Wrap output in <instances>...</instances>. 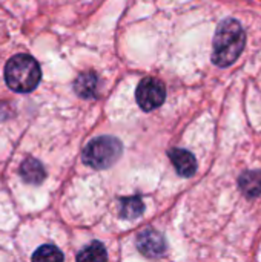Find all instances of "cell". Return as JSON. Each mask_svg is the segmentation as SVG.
<instances>
[{
  "instance_id": "cell-9",
  "label": "cell",
  "mask_w": 261,
  "mask_h": 262,
  "mask_svg": "<svg viewBox=\"0 0 261 262\" xmlns=\"http://www.w3.org/2000/svg\"><path fill=\"white\" fill-rule=\"evenodd\" d=\"M238 186L242 192L249 198L261 195V170H248L242 173L238 178Z\"/></svg>"
},
{
  "instance_id": "cell-10",
  "label": "cell",
  "mask_w": 261,
  "mask_h": 262,
  "mask_svg": "<svg viewBox=\"0 0 261 262\" xmlns=\"http://www.w3.org/2000/svg\"><path fill=\"white\" fill-rule=\"evenodd\" d=\"M77 262H108L105 246L98 241L91 243L80 250V253L77 255Z\"/></svg>"
},
{
  "instance_id": "cell-8",
  "label": "cell",
  "mask_w": 261,
  "mask_h": 262,
  "mask_svg": "<svg viewBox=\"0 0 261 262\" xmlns=\"http://www.w3.org/2000/svg\"><path fill=\"white\" fill-rule=\"evenodd\" d=\"M74 91L82 98H94L98 91V77L94 72H83L74 83Z\"/></svg>"
},
{
  "instance_id": "cell-1",
  "label": "cell",
  "mask_w": 261,
  "mask_h": 262,
  "mask_svg": "<svg viewBox=\"0 0 261 262\" xmlns=\"http://www.w3.org/2000/svg\"><path fill=\"white\" fill-rule=\"evenodd\" d=\"M246 45V34L242 23L235 18L223 20L214 37L212 61L220 68H228L237 61Z\"/></svg>"
},
{
  "instance_id": "cell-2",
  "label": "cell",
  "mask_w": 261,
  "mask_h": 262,
  "mask_svg": "<svg viewBox=\"0 0 261 262\" xmlns=\"http://www.w3.org/2000/svg\"><path fill=\"white\" fill-rule=\"evenodd\" d=\"M42 78L37 60L28 54H17L5 66V81L9 89L26 94L34 91Z\"/></svg>"
},
{
  "instance_id": "cell-12",
  "label": "cell",
  "mask_w": 261,
  "mask_h": 262,
  "mask_svg": "<svg viewBox=\"0 0 261 262\" xmlns=\"http://www.w3.org/2000/svg\"><path fill=\"white\" fill-rule=\"evenodd\" d=\"M145 210V204L140 196H129L122 200V216L126 220L138 218Z\"/></svg>"
},
{
  "instance_id": "cell-5",
  "label": "cell",
  "mask_w": 261,
  "mask_h": 262,
  "mask_svg": "<svg viewBox=\"0 0 261 262\" xmlns=\"http://www.w3.org/2000/svg\"><path fill=\"white\" fill-rule=\"evenodd\" d=\"M137 247L138 250L149 258L162 256L166 250V239L157 230H145L137 236Z\"/></svg>"
},
{
  "instance_id": "cell-6",
  "label": "cell",
  "mask_w": 261,
  "mask_h": 262,
  "mask_svg": "<svg viewBox=\"0 0 261 262\" xmlns=\"http://www.w3.org/2000/svg\"><path fill=\"white\" fill-rule=\"evenodd\" d=\"M169 158L177 170L178 175L182 177H192L197 172V161L195 157L185 149H171L169 150Z\"/></svg>"
},
{
  "instance_id": "cell-4",
  "label": "cell",
  "mask_w": 261,
  "mask_h": 262,
  "mask_svg": "<svg viewBox=\"0 0 261 262\" xmlns=\"http://www.w3.org/2000/svg\"><path fill=\"white\" fill-rule=\"evenodd\" d=\"M135 98H137L138 106L143 111H146V112L154 111V109L160 107L166 98L165 84L158 78L146 77L138 83L137 91H135Z\"/></svg>"
},
{
  "instance_id": "cell-7",
  "label": "cell",
  "mask_w": 261,
  "mask_h": 262,
  "mask_svg": "<svg viewBox=\"0 0 261 262\" xmlns=\"http://www.w3.org/2000/svg\"><path fill=\"white\" fill-rule=\"evenodd\" d=\"M20 175H22L25 183L37 186L46 178V170L38 160L28 157L20 166Z\"/></svg>"
},
{
  "instance_id": "cell-3",
  "label": "cell",
  "mask_w": 261,
  "mask_h": 262,
  "mask_svg": "<svg viewBox=\"0 0 261 262\" xmlns=\"http://www.w3.org/2000/svg\"><path fill=\"white\" fill-rule=\"evenodd\" d=\"M123 146L114 137H98L88 143L83 150V161L94 169H108L122 157Z\"/></svg>"
},
{
  "instance_id": "cell-11",
  "label": "cell",
  "mask_w": 261,
  "mask_h": 262,
  "mask_svg": "<svg viewBox=\"0 0 261 262\" xmlns=\"http://www.w3.org/2000/svg\"><path fill=\"white\" fill-rule=\"evenodd\" d=\"M32 262H63V253L62 250H58V247L52 244H45L34 252Z\"/></svg>"
}]
</instances>
